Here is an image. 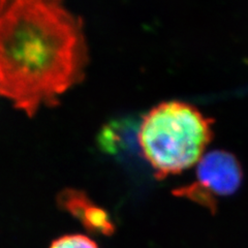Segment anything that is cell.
I'll use <instances>...</instances> for the list:
<instances>
[{
  "mask_svg": "<svg viewBox=\"0 0 248 248\" xmlns=\"http://www.w3.org/2000/svg\"><path fill=\"white\" fill-rule=\"evenodd\" d=\"M88 61L83 22L64 0H0V98L32 117L83 81Z\"/></svg>",
  "mask_w": 248,
  "mask_h": 248,
  "instance_id": "obj_1",
  "label": "cell"
},
{
  "mask_svg": "<svg viewBox=\"0 0 248 248\" xmlns=\"http://www.w3.org/2000/svg\"><path fill=\"white\" fill-rule=\"evenodd\" d=\"M141 122L135 118H122L108 122L98 135V146L108 154L137 152Z\"/></svg>",
  "mask_w": 248,
  "mask_h": 248,
  "instance_id": "obj_5",
  "label": "cell"
},
{
  "mask_svg": "<svg viewBox=\"0 0 248 248\" xmlns=\"http://www.w3.org/2000/svg\"><path fill=\"white\" fill-rule=\"evenodd\" d=\"M50 248H98V246L86 236L67 235L55 240Z\"/></svg>",
  "mask_w": 248,
  "mask_h": 248,
  "instance_id": "obj_6",
  "label": "cell"
},
{
  "mask_svg": "<svg viewBox=\"0 0 248 248\" xmlns=\"http://www.w3.org/2000/svg\"><path fill=\"white\" fill-rule=\"evenodd\" d=\"M243 177V169L236 155L226 150H213L198 162L196 180L174 189L173 193L214 214L221 199L232 196L241 187Z\"/></svg>",
  "mask_w": 248,
  "mask_h": 248,
  "instance_id": "obj_3",
  "label": "cell"
},
{
  "mask_svg": "<svg viewBox=\"0 0 248 248\" xmlns=\"http://www.w3.org/2000/svg\"><path fill=\"white\" fill-rule=\"evenodd\" d=\"M58 205L79 220L93 234L108 236L115 231L114 222L106 210L87 197L84 191L65 189L58 196Z\"/></svg>",
  "mask_w": 248,
  "mask_h": 248,
  "instance_id": "obj_4",
  "label": "cell"
},
{
  "mask_svg": "<svg viewBox=\"0 0 248 248\" xmlns=\"http://www.w3.org/2000/svg\"><path fill=\"white\" fill-rule=\"evenodd\" d=\"M214 121L190 104L170 100L152 108L140 125L143 156L157 179L195 166L213 139Z\"/></svg>",
  "mask_w": 248,
  "mask_h": 248,
  "instance_id": "obj_2",
  "label": "cell"
}]
</instances>
